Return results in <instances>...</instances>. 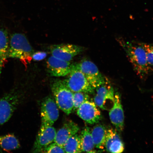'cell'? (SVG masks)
<instances>
[{"mask_svg":"<svg viewBox=\"0 0 153 153\" xmlns=\"http://www.w3.org/2000/svg\"><path fill=\"white\" fill-rule=\"evenodd\" d=\"M109 115L111 122L116 128L117 131L121 132L124 128V113L119 93L114 95V104L109 110Z\"/></svg>","mask_w":153,"mask_h":153,"instance_id":"12","label":"cell"},{"mask_svg":"<svg viewBox=\"0 0 153 153\" xmlns=\"http://www.w3.org/2000/svg\"><path fill=\"white\" fill-rule=\"evenodd\" d=\"M108 129L101 124H98L93 127L91 131L92 137L95 147L104 150L105 149Z\"/></svg>","mask_w":153,"mask_h":153,"instance_id":"16","label":"cell"},{"mask_svg":"<svg viewBox=\"0 0 153 153\" xmlns=\"http://www.w3.org/2000/svg\"><path fill=\"white\" fill-rule=\"evenodd\" d=\"M56 130L53 126L48 127L43 131H39L34 142L32 152H43L45 149L54 142Z\"/></svg>","mask_w":153,"mask_h":153,"instance_id":"13","label":"cell"},{"mask_svg":"<svg viewBox=\"0 0 153 153\" xmlns=\"http://www.w3.org/2000/svg\"><path fill=\"white\" fill-rule=\"evenodd\" d=\"M52 56L62 60L70 62L74 57L84 50V48L72 44H62L54 45L51 48Z\"/></svg>","mask_w":153,"mask_h":153,"instance_id":"9","label":"cell"},{"mask_svg":"<svg viewBox=\"0 0 153 153\" xmlns=\"http://www.w3.org/2000/svg\"><path fill=\"white\" fill-rule=\"evenodd\" d=\"M82 152L91 153L95 148L89 128L86 127L82 130L79 135Z\"/></svg>","mask_w":153,"mask_h":153,"instance_id":"18","label":"cell"},{"mask_svg":"<svg viewBox=\"0 0 153 153\" xmlns=\"http://www.w3.org/2000/svg\"><path fill=\"white\" fill-rule=\"evenodd\" d=\"M117 41L124 49L137 75L145 78L149 74L146 51L140 42L129 41L122 37Z\"/></svg>","mask_w":153,"mask_h":153,"instance_id":"1","label":"cell"},{"mask_svg":"<svg viewBox=\"0 0 153 153\" xmlns=\"http://www.w3.org/2000/svg\"><path fill=\"white\" fill-rule=\"evenodd\" d=\"M43 152L47 153H65L64 148L56 143H52L49 145L43 151Z\"/></svg>","mask_w":153,"mask_h":153,"instance_id":"23","label":"cell"},{"mask_svg":"<svg viewBox=\"0 0 153 153\" xmlns=\"http://www.w3.org/2000/svg\"><path fill=\"white\" fill-rule=\"evenodd\" d=\"M9 41L4 30L0 29V76L6 60L8 58Z\"/></svg>","mask_w":153,"mask_h":153,"instance_id":"17","label":"cell"},{"mask_svg":"<svg viewBox=\"0 0 153 153\" xmlns=\"http://www.w3.org/2000/svg\"><path fill=\"white\" fill-rule=\"evenodd\" d=\"M146 51L149 74L153 72V44L140 42Z\"/></svg>","mask_w":153,"mask_h":153,"instance_id":"22","label":"cell"},{"mask_svg":"<svg viewBox=\"0 0 153 153\" xmlns=\"http://www.w3.org/2000/svg\"><path fill=\"white\" fill-rule=\"evenodd\" d=\"M105 149L111 153H120L124 150V146L117 130L111 128L108 129Z\"/></svg>","mask_w":153,"mask_h":153,"instance_id":"15","label":"cell"},{"mask_svg":"<svg viewBox=\"0 0 153 153\" xmlns=\"http://www.w3.org/2000/svg\"><path fill=\"white\" fill-rule=\"evenodd\" d=\"M47 56L46 53L43 51H38L33 53L32 55V59L35 61H41L45 59Z\"/></svg>","mask_w":153,"mask_h":153,"instance_id":"24","label":"cell"},{"mask_svg":"<svg viewBox=\"0 0 153 153\" xmlns=\"http://www.w3.org/2000/svg\"><path fill=\"white\" fill-rule=\"evenodd\" d=\"M78 65L88 81L95 89L108 81L99 71L96 65L88 59H83Z\"/></svg>","mask_w":153,"mask_h":153,"instance_id":"6","label":"cell"},{"mask_svg":"<svg viewBox=\"0 0 153 153\" xmlns=\"http://www.w3.org/2000/svg\"><path fill=\"white\" fill-rule=\"evenodd\" d=\"M41 125L39 131L52 126L59 117L58 107L52 97L44 99L41 108Z\"/></svg>","mask_w":153,"mask_h":153,"instance_id":"7","label":"cell"},{"mask_svg":"<svg viewBox=\"0 0 153 153\" xmlns=\"http://www.w3.org/2000/svg\"><path fill=\"white\" fill-rule=\"evenodd\" d=\"M20 143L14 134L0 135V147L4 150L13 151L20 148Z\"/></svg>","mask_w":153,"mask_h":153,"instance_id":"19","label":"cell"},{"mask_svg":"<svg viewBox=\"0 0 153 153\" xmlns=\"http://www.w3.org/2000/svg\"><path fill=\"white\" fill-rule=\"evenodd\" d=\"M89 94L85 93L73 92V108L72 111H74L87 101L89 100Z\"/></svg>","mask_w":153,"mask_h":153,"instance_id":"21","label":"cell"},{"mask_svg":"<svg viewBox=\"0 0 153 153\" xmlns=\"http://www.w3.org/2000/svg\"><path fill=\"white\" fill-rule=\"evenodd\" d=\"M63 82L73 92H81L88 94H92L94 93L95 89L80 70L78 63L73 64L71 71Z\"/></svg>","mask_w":153,"mask_h":153,"instance_id":"4","label":"cell"},{"mask_svg":"<svg viewBox=\"0 0 153 153\" xmlns=\"http://www.w3.org/2000/svg\"><path fill=\"white\" fill-rule=\"evenodd\" d=\"M18 91L14 89L0 99V126L8 121L20 101Z\"/></svg>","mask_w":153,"mask_h":153,"instance_id":"5","label":"cell"},{"mask_svg":"<svg viewBox=\"0 0 153 153\" xmlns=\"http://www.w3.org/2000/svg\"><path fill=\"white\" fill-rule=\"evenodd\" d=\"M51 89L58 108L68 115L71 114L73 108V92L62 80L53 82Z\"/></svg>","mask_w":153,"mask_h":153,"instance_id":"3","label":"cell"},{"mask_svg":"<svg viewBox=\"0 0 153 153\" xmlns=\"http://www.w3.org/2000/svg\"><path fill=\"white\" fill-rule=\"evenodd\" d=\"M64 149L65 153H81V140L77 133L69 138L65 143Z\"/></svg>","mask_w":153,"mask_h":153,"instance_id":"20","label":"cell"},{"mask_svg":"<svg viewBox=\"0 0 153 153\" xmlns=\"http://www.w3.org/2000/svg\"><path fill=\"white\" fill-rule=\"evenodd\" d=\"M47 69L52 76H68L71 71L73 64L70 62L62 60L53 56L47 60Z\"/></svg>","mask_w":153,"mask_h":153,"instance_id":"11","label":"cell"},{"mask_svg":"<svg viewBox=\"0 0 153 153\" xmlns=\"http://www.w3.org/2000/svg\"><path fill=\"white\" fill-rule=\"evenodd\" d=\"M76 111L79 117L89 124L98 123L102 117L100 111L94 102L91 101L84 102Z\"/></svg>","mask_w":153,"mask_h":153,"instance_id":"10","label":"cell"},{"mask_svg":"<svg viewBox=\"0 0 153 153\" xmlns=\"http://www.w3.org/2000/svg\"><path fill=\"white\" fill-rule=\"evenodd\" d=\"M79 130L77 124L71 120H68L57 132L54 142L63 148L67 140L77 133Z\"/></svg>","mask_w":153,"mask_h":153,"instance_id":"14","label":"cell"},{"mask_svg":"<svg viewBox=\"0 0 153 153\" xmlns=\"http://www.w3.org/2000/svg\"><path fill=\"white\" fill-rule=\"evenodd\" d=\"M95 89L97 93L94 99L95 104L102 109L109 110L114 104L115 95L110 82L108 80Z\"/></svg>","mask_w":153,"mask_h":153,"instance_id":"8","label":"cell"},{"mask_svg":"<svg viewBox=\"0 0 153 153\" xmlns=\"http://www.w3.org/2000/svg\"><path fill=\"white\" fill-rule=\"evenodd\" d=\"M34 51L25 36L15 33L11 36L9 43L8 58L19 59L25 65L32 60Z\"/></svg>","mask_w":153,"mask_h":153,"instance_id":"2","label":"cell"}]
</instances>
